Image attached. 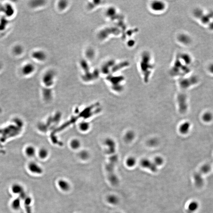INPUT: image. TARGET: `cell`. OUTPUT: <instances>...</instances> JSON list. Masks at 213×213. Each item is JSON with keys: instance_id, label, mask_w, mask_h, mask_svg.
I'll list each match as a JSON object with an SVG mask.
<instances>
[{"instance_id": "obj_33", "label": "cell", "mask_w": 213, "mask_h": 213, "mask_svg": "<svg viewBox=\"0 0 213 213\" xmlns=\"http://www.w3.org/2000/svg\"><path fill=\"white\" fill-rule=\"evenodd\" d=\"M203 180L202 178L200 176H199L198 175H196L195 176V184H197V185L198 184L199 181V185H202L203 183Z\"/></svg>"}, {"instance_id": "obj_7", "label": "cell", "mask_w": 213, "mask_h": 213, "mask_svg": "<svg viewBox=\"0 0 213 213\" xmlns=\"http://www.w3.org/2000/svg\"><path fill=\"white\" fill-rule=\"evenodd\" d=\"M176 40L181 45L189 46L191 42V38L189 35L184 33H180L176 36Z\"/></svg>"}, {"instance_id": "obj_2", "label": "cell", "mask_w": 213, "mask_h": 213, "mask_svg": "<svg viewBox=\"0 0 213 213\" xmlns=\"http://www.w3.org/2000/svg\"><path fill=\"white\" fill-rule=\"evenodd\" d=\"M148 9L153 13L161 14L164 13L167 8V3L163 1H152L148 5Z\"/></svg>"}, {"instance_id": "obj_37", "label": "cell", "mask_w": 213, "mask_h": 213, "mask_svg": "<svg viewBox=\"0 0 213 213\" xmlns=\"http://www.w3.org/2000/svg\"></svg>"}, {"instance_id": "obj_21", "label": "cell", "mask_w": 213, "mask_h": 213, "mask_svg": "<svg viewBox=\"0 0 213 213\" xmlns=\"http://www.w3.org/2000/svg\"><path fill=\"white\" fill-rule=\"evenodd\" d=\"M79 129L82 132H87L90 128V124L87 122H82L79 125Z\"/></svg>"}, {"instance_id": "obj_5", "label": "cell", "mask_w": 213, "mask_h": 213, "mask_svg": "<svg viewBox=\"0 0 213 213\" xmlns=\"http://www.w3.org/2000/svg\"><path fill=\"white\" fill-rule=\"evenodd\" d=\"M28 170L30 173L35 175H41L44 173L42 167L38 163L31 161L27 165Z\"/></svg>"}, {"instance_id": "obj_26", "label": "cell", "mask_w": 213, "mask_h": 213, "mask_svg": "<svg viewBox=\"0 0 213 213\" xmlns=\"http://www.w3.org/2000/svg\"><path fill=\"white\" fill-rule=\"evenodd\" d=\"M136 162V160L134 158L130 157L127 160L126 164L129 167H132L135 165Z\"/></svg>"}, {"instance_id": "obj_23", "label": "cell", "mask_w": 213, "mask_h": 213, "mask_svg": "<svg viewBox=\"0 0 213 213\" xmlns=\"http://www.w3.org/2000/svg\"><path fill=\"white\" fill-rule=\"evenodd\" d=\"M117 14V10L115 8L111 7L109 8L106 11V14L107 16L113 19Z\"/></svg>"}, {"instance_id": "obj_32", "label": "cell", "mask_w": 213, "mask_h": 213, "mask_svg": "<svg viewBox=\"0 0 213 213\" xmlns=\"http://www.w3.org/2000/svg\"><path fill=\"white\" fill-rule=\"evenodd\" d=\"M38 1H36L37 3H34L33 2L31 1V6H32V7L33 8H36L38 7V6H42V5H44V1H39V3H38Z\"/></svg>"}, {"instance_id": "obj_6", "label": "cell", "mask_w": 213, "mask_h": 213, "mask_svg": "<svg viewBox=\"0 0 213 213\" xmlns=\"http://www.w3.org/2000/svg\"><path fill=\"white\" fill-rule=\"evenodd\" d=\"M54 73L52 71H49L44 74L42 79V81L44 85L49 87L52 86L54 83Z\"/></svg>"}, {"instance_id": "obj_22", "label": "cell", "mask_w": 213, "mask_h": 213, "mask_svg": "<svg viewBox=\"0 0 213 213\" xmlns=\"http://www.w3.org/2000/svg\"><path fill=\"white\" fill-rule=\"evenodd\" d=\"M190 128V124L188 122L183 123L180 127V131L182 134H186L189 132Z\"/></svg>"}, {"instance_id": "obj_12", "label": "cell", "mask_w": 213, "mask_h": 213, "mask_svg": "<svg viewBox=\"0 0 213 213\" xmlns=\"http://www.w3.org/2000/svg\"><path fill=\"white\" fill-rule=\"evenodd\" d=\"M141 164L143 167L148 169L153 172H155L157 170V166L154 162L147 159H143L141 162Z\"/></svg>"}, {"instance_id": "obj_15", "label": "cell", "mask_w": 213, "mask_h": 213, "mask_svg": "<svg viewBox=\"0 0 213 213\" xmlns=\"http://www.w3.org/2000/svg\"><path fill=\"white\" fill-rule=\"evenodd\" d=\"M12 53L15 56H21L24 52V48L22 45L21 44H16L14 45L12 48Z\"/></svg>"}, {"instance_id": "obj_4", "label": "cell", "mask_w": 213, "mask_h": 213, "mask_svg": "<svg viewBox=\"0 0 213 213\" xmlns=\"http://www.w3.org/2000/svg\"><path fill=\"white\" fill-rule=\"evenodd\" d=\"M35 69V66L33 63L28 62L25 63L22 66L20 71L23 76L29 77L34 73Z\"/></svg>"}, {"instance_id": "obj_13", "label": "cell", "mask_w": 213, "mask_h": 213, "mask_svg": "<svg viewBox=\"0 0 213 213\" xmlns=\"http://www.w3.org/2000/svg\"><path fill=\"white\" fill-rule=\"evenodd\" d=\"M23 205L26 213H32V205L33 199L29 195H27L23 200Z\"/></svg>"}, {"instance_id": "obj_20", "label": "cell", "mask_w": 213, "mask_h": 213, "mask_svg": "<svg viewBox=\"0 0 213 213\" xmlns=\"http://www.w3.org/2000/svg\"><path fill=\"white\" fill-rule=\"evenodd\" d=\"M107 203L112 205H116L119 202V199L118 197L114 195H110L107 196L106 198Z\"/></svg>"}, {"instance_id": "obj_1", "label": "cell", "mask_w": 213, "mask_h": 213, "mask_svg": "<svg viewBox=\"0 0 213 213\" xmlns=\"http://www.w3.org/2000/svg\"><path fill=\"white\" fill-rule=\"evenodd\" d=\"M151 53L145 50L142 51L138 57L139 70L143 77L144 81L147 83L155 68L154 62Z\"/></svg>"}, {"instance_id": "obj_17", "label": "cell", "mask_w": 213, "mask_h": 213, "mask_svg": "<svg viewBox=\"0 0 213 213\" xmlns=\"http://www.w3.org/2000/svg\"><path fill=\"white\" fill-rule=\"evenodd\" d=\"M37 155L41 160H44L49 156V151L47 148L42 147L38 150Z\"/></svg>"}, {"instance_id": "obj_10", "label": "cell", "mask_w": 213, "mask_h": 213, "mask_svg": "<svg viewBox=\"0 0 213 213\" xmlns=\"http://www.w3.org/2000/svg\"><path fill=\"white\" fill-rule=\"evenodd\" d=\"M32 58L39 62H43L46 60L47 55L46 53L42 50H35L31 54Z\"/></svg>"}, {"instance_id": "obj_27", "label": "cell", "mask_w": 213, "mask_h": 213, "mask_svg": "<svg viewBox=\"0 0 213 213\" xmlns=\"http://www.w3.org/2000/svg\"><path fill=\"white\" fill-rule=\"evenodd\" d=\"M210 167L208 165L203 166L201 168V171L203 174H206L210 171Z\"/></svg>"}, {"instance_id": "obj_30", "label": "cell", "mask_w": 213, "mask_h": 213, "mask_svg": "<svg viewBox=\"0 0 213 213\" xmlns=\"http://www.w3.org/2000/svg\"><path fill=\"white\" fill-rule=\"evenodd\" d=\"M154 163L156 166L161 165L163 163V159L160 157H156L154 159Z\"/></svg>"}, {"instance_id": "obj_25", "label": "cell", "mask_w": 213, "mask_h": 213, "mask_svg": "<svg viewBox=\"0 0 213 213\" xmlns=\"http://www.w3.org/2000/svg\"><path fill=\"white\" fill-rule=\"evenodd\" d=\"M134 137H135V135H134V133L132 131H129L126 133L125 136V139L127 142H130L133 140Z\"/></svg>"}, {"instance_id": "obj_19", "label": "cell", "mask_w": 213, "mask_h": 213, "mask_svg": "<svg viewBox=\"0 0 213 213\" xmlns=\"http://www.w3.org/2000/svg\"><path fill=\"white\" fill-rule=\"evenodd\" d=\"M199 207V205L198 202L196 201H192L188 204V210L189 212H195L198 210Z\"/></svg>"}, {"instance_id": "obj_24", "label": "cell", "mask_w": 213, "mask_h": 213, "mask_svg": "<svg viewBox=\"0 0 213 213\" xmlns=\"http://www.w3.org/2000/svg\"><path fill=\"white\" fill-rule=\"evenodd\" d=\"M79 158L83 161H86L89 160L90 158V154L88 151L86 150H83L81 152L79 153Z\"/></svg>"}, {"instance_id": "obj_14", "label": "cell", "mask_w": 213, "mask_h": 213, "mask_svg": "<svg viewBox=\"0 0 213 213\" xmlns=\"http://www.w3.org/2000/svg\"><path fill=\"white\" fill-rule=\"evenodd\" d=\"M11 191L12 193L19 196L25 191L23 186L21 184L15 183L12 185L11 187Z\"/></svg>"}, {"instance_id": "obj_35", "label": "cell", "mask_w": 213, "mask_h": 213, "mask_svg": "<svg viewBox=\"0 0 213 213\" xmlns=\"http://www.w3.org/2000/svg\"><path fill=\"white\" fill-rule=\"evenodd\" d=\"M209 72L213 74V63L209 64L208 67Z\"/></svg>"}, {"instance_id": "obj_29", "label": "cell", "mask_w": 213, "mask_h": 213, "mask_svg": "<svg viewBox=\"0 0 213 213\" xmlns=\"http://www.w3.org/2000/svg\"><path fill=\"white\" fill-rule=\"evenodd\" d=\"M213 116L210 113H206L203 115V119L204 121L209 122L212 119Z\"/></svg>"}, {"instance_id": "obj_36", "label": "cell", "mask_w": 213, "mask_h": 213, "mask_svg": "<svg viewBox=\"0 0 213 213\" xmlns=\"http://www.w3.org/2000/svg\"><path fill=\"white\" fill-rule=\"evenodd\" d=\"M2 65L1 63L0 62V71L2 69Z\"/></svg>"}, {"instance_id": "obj_28", "label": "cell", "mask_w": 213, "mask_h": 213, "mask_svg": "<svg viewBox=\"0 0 213 213\" xmlns=\"http://www.w3.org/2000/svg\"><path fill=\"white\" fill-rule=\"evenodd\" d=\"M13 8L11 5H7L5 6V12L6 15L7 16H9L10 15L9 12H10V15H12V14H13L14 10Z\"/></svg>"}, {"instance_id": "obj_34", "label": "cell", "mask_w": 213, "mask_h": 213, "mask_svg": "<svg viewBox=\"0 0 213 213\" xmlns=\"http://www.w3.org/2000/svg\"><path fill=\"white\" fill-rule=\"evenodd\" d=\"M81 65L83 67V68L84 70H85L86 72L88 71L89 70V67H88V65L87 62L85 61H82L81 62Z\"/></svg>"}, {"instance_id": "obj_8", "label": "cell", "mask_w": 213, "mask_h": 213, "mask_svg": "<svg viewBox=\"0 0 213 213\" xmlns=\"http://www.w3.org/2000/svg\"><path fill=\"white\" fill-rule=\"evenodd\" d=\"M120 31L115 27L108 28L106 29L103 30L100 33V38L101 39H104L108 36L109 33L111 34H120Z\"/></svg>"}, {"instance_id": "obj_11", "label": "cell", "mask_w": 213, "mask_h": 213, "mask_svg": "<svg viewBox=\"0 0 213 213\" xmlns=\"http://www.w3.org/2000/svg\"><path fill=\"white\" fill-rule=\"evenodd\" d=\"M57 186L61 191L64 192H68L70 190V184L68 181L64 179H60L57 181Z\"/></svg>"}, {"instance_id": "obj_18", "label": "cell", "mask_w": 213, "mask_h": 213, "mask_svg": "<svg viewBox=\"0 0 213 213\" xmlns=\"http://www.w3.org/2000/svg\"><path fill=\"white\" fill-rule=\"evenodd\" d=\"M81 146V142L78 139H73L70 142V147L74 150H77L79 149Z\"/></svg>"}, {"instance_id": "obj_31", "label": "cell", "mask_w": 213, "mask_h": 213, "mask_svg": "<svg viewBox=\"0 0 213 213\" xmlns=\"http://www.w3.org/2000/svg\"><path fill=\"white\" fill-rule=\"evenodd\" d=\"M67 1H62L59 2L58 4V6L61 10L64 9L67 6Z\"/></svg>"}, {"instance_id": "obj_9", "label": "cell", "mask_w": 213, "mask_h": 213, "mask_svg": "<svg viewBox=\"0 0 213 213\" xmlns=\"http://www.w3.org/2000/svg\"><path fill=\"white\" fill-rule=\"evenodd\" d=\"M37 150L34 145H29L25 147L24 153L28 158H33L37 155Z\"/></svg>"}, {"instance_id": "obj_3", "label": "cell", "mask_w": 213, "mask_h": 213, "mask_svg": "<svg viewBox=\"0 0 213 213\" xmlns=\"http://www.w3.org/2000/svg\"><path fill=\"white\" fill-rule=\"evenodd\" d=\"M197 82V79L194 77L180 78L178 81V85L180 90L186 91L188 88Z\"/></svg>"}, {"instance_id": "obj_16", "label": "cell", "mask_w": 213, "mask_h": 213, "mask_svg": "<svg viewBox=\"0 0 213 213\" xmlns=\"http://www.w3.org/2000/svg\"><path fill=\"white\" fill-rule=\"evenodd\" d=\"M22 201L21 199L18 197L12 200L10 204L12 209L15 211L19 210L21 208Z\"/></svg>"}]
</instances>
